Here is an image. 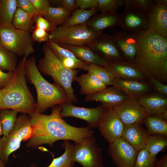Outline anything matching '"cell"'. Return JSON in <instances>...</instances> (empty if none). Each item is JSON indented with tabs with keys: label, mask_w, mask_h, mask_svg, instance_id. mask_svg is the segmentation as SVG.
I'll use <instances>...</instances> for the list:
<instances>
[{
	"label": "cell",
	"mask_w": 167,
	"mask_h": 167,
	"mask_svg": "<svg viewBox=\"0 0 167 167\" xmlns=\"http://www.w3.org/2000/svg\"><path fill=\"white\" fill-rule=\"evenodd\" d=\"M60 114L62 118L73 117L86 121L90 129L97 127L99 122L107 108L101 105L95 108L75 106L68 101L60 105Z\"/></svg>",
	"instance_id": "10"
},
{
	"label": "cell",
	"mask_w": 167,
	"mask_h": 167,
	"mask_svg": "<svg viewBox=\"0 0 167 167\" xmlns=\"http://www.w3.org/2000/svg\"><path fill=\"white\" fill-rule=\"evenodd\" d=\"M157 161L143 148L138 151L134 167H155Z\"/></svg>",
	"instance_id": "36"
},
{
	"label": "cell",
	"mask_w": 167,
	"mask_h": 167,
	"mask_svg": "<svg viewBox=\"0 0 167 167\" xmlns=\"http://www.w3.org/2000/svg\"><path fill=\"white\" fill-rule=\"evenodd\" d=\"M75 81L77 82L80 87V93L86 95L99 91L107 86L93 73L88 71L77 76Z\"/></svg>",
	"instance_id": "21"
},
{
	"label": "cell",
	"mask_w": 167,
	"mask_h": 167,
	"mask_svg": "<svg viewBox=\"0 0 167 167\" xmlns=\"http://www.w3.org/2000/svg\"><path fill=\"white\" fill-rule=\"evenodd\" d=\"M146 115L161 118L167 121V99L162 95L152 94L138 98Z\"/></svg>",
	"instance_id": "16"
},
{
	"label": "cell",
	"mask_w": 167,
	"mask_h": 167,
	"mask_svg": "<svg viewBox=\"0 0 167 167\" xmlns=\"http://www.w3.org/2000/svg\"><path fill=\"white\" fill-rule=\"evenodd\" d=\"M87 71L94 74L107 86L112 85L114 77L104 67L95 64H88Z\"/></svg>",
	"instance_id": "35"
},
{
	"label": "cell",
	"mask_w": 167,
	"mask_h": 167,
	"mask_svg": "<svg viewBox=\"0 0 167 167\" xmlns=\"http://www.w3.org/2000/svg\"><path fill=\"white\" fill-rule=\"evenodd\" d=\"M47 43L51 48L56 56L69 58L80 63H84L78 59L72 52L59 46L52 41L49 40Z\"/></svg>",
	"instance_id": "37"
},
{
	"label": "cell",
	"mask_w": 167,
	"mask_h": 167,
	"mask_svg": "<svg viewBox=\"0 0 167 167\" xmlns=\"http://www.w3.org/2000/svg\"><path fill=\"white\" fill-rule=\"evenodd\" d=\"M32 4L37 16H43L50 6L47 0H29Z\"/></svg>",
	"instance_id": "39"
},
{
	"label": "cell",
	"mask_w": 167,
	"mask_h": 167,
	"mask_svg": "<svg viewBox=\"0 0 167 167\" xmlns=\"http://www.w3.org/2000/svg\"><path fill=\"white\" fill-rule=\"evenodd\" d=\"M77 6L80 9H94L98 7L97 0H75Z\"/></svg>",
	"instance_id": "43"
},
{
	"label": "cell",
	"mask_w": 167,
	"mask_h": 167,
	"mask_svg": "<svg viewBox=\"0 0 167 167\" xmlns=\"http://www.w3.org/2000/svg\"><path fill=\"white\" fill-rule=\"evenodd\" d=\"M101 33L88 28L87 24L65 27H57L49 34V40L58 45H89Z\"/></svg>",
	"instance_id": "8"
},
{
	"label": "cell",
	"mask_w": 167,
	"mask_h": 167,
	"mask_svg": "<svg viewBox=\"0 0 167 167\" xmlns=\"http://www.w3.org/2000/svg\"><path fill=\"white\" fill-rule=\"evenodd\" d=\"M17 8L21 9L32 17L37 16L32 4L29 0H16Z\"/></svg>",
	"instance_id": "41"
},
{
	"label": "cell",
	"mask_w": 167,
	"mask_h": 167,
	"mask_svg": "<svg viewBox=\"0 0 167 167\" xmlns=\"http://www.w3.org/2000/svg\"><path fill=\"white\" fill-rule=\"evenodd\" d=\"M114 77L139 80L144 75L137 68L126 62L115 60L108 61L104 67Z\"/></svg>",
	"instance_id": "17"
},
{
	"label": "cell",
	"mask_w": 167,
	"mask_h": 167,
	"mask_svg": "<svg viewBox=\"0 0 167 167\" xmlns=\"http://www.w3.org/2000/svg\"><path fill=\"white\" fill-rule=\"evenodd\" d=\"M155 167H167V154L161 156L157 161Z\"/></svg>",
	"instance_id": "48"
},
{
	"label": "cell",
	"mask_w": 167,
	"mask_h": 167,
	"mask_svg": "<svg viewBox=\"0 0 167 167\" xmlns=\"http://www.w3.org/2000/svg\"><path fill=\"white\" fill-rule=\"evenodd\" d=\"M98 9L103 12L114 13L122 2L116 0H97Z\"/></svg>",
	"instance_id": "38"
},
{
	"label": "cell",
	"mask_w": 167,
	"mask_h": 167,
	"mask_svg": "<svg viewBox=\"0 0 167 167\" xmlns=\"http://www.w3.org/2000/svg\"><path fill=\"white\" fill-rule=\"evenodd\" d=\"M124 25L126 28L131 29H137L148 27V23L143 16L133 12L127 13L124 19Z\"/></svg>",
	"instance_id": "33"
},
{
	"label": "cell",
	"mask_w": 167,
	"mask_h": 167,
	"mask_svg": "<svg viewBox=\"0 0 167 167\" xmlns=\"http://www.w3.org/2000/svg\"><path fill=\"white\" fill-rule=\"evenodd\" d=\"M17 8L16 0H0V24H12Z\"/></svg>",
	"instance_id": "29"
},
{
	"label": "cell",
	"mask_w": 167,
	"mask_h": 167,
	"mask_svg": "<svg viewBox=\"0 0 167 167\" xmlns=\"http://www.w3.org/2000/svg\"><path fill=\"white\" fill-rule=\"evenodd\" d=\"M127 97L123 92L114 86L107 87L102 90L86 95V101H96L106 108H113L122 103Z\"/></svg>",
	"instance_id": "15"
},
{
	"label": "cell",
	"mask_w": 167,
	"mask_h": 167,
	"mask_svg": "<svg viewBox=\"0 0 167 167\" xmlns=\"http://www.w3.org/2000/svg\"><path fill=\"white\" fill-rule=\"evenodd\" d=\"M36 20V28L47 31H53L49 22L41 16H37Z\"/></svg>",
	"instance_id": "45"
},
{
	"label": "cell",
	"mask_w": 167,
	"mask_h": 167,
	"mask_svg": "<svg viewBox=\"0 0 167 167\" xmlns=\"http://www.w3.org/2000/svg\"><path fill=\"white\" fill-rule=\"evenodd\" d=\"M70 13L61 6L57 7L50 6L42 17L49 22L53 30L63 24L70 17Z\"/></svg>",
	"instance_id": "23"
},
{
	"label": "cell",
	"mask_w": 167,
	"mask_h": 167,
	"mask_svg": "<svg viewBox=\"0 0 167 167\" xmlns=\"http://www.w3.org/2000/svg\"><path fill=\"white\" fill-rule=\"evenodd\" d=\"M102 150L95 138L92 136L75 144L71 151V156L73 161L79 163L82 167H105Z\"/></svg>",
	"instance_id": "9"
},
{
	"label": "cell",
	"mask_w": 167,
	"mask_h": 167,
	"mask_svg": "<svg viewBox=\"0 0 167 167\" xmlns=\"http://www.w3.org/2000/svg\"><path fill=\"white\" fill-rule=\"evenodd\" d=\"M112 83V85L125 93L127 97L138 98L150 89L147 84L136 80L114 77Z\"/></svg>",
	"instance_id": "19"
},
{
	"label": "cell",
	"mask_w": 167,
	"mask_h": 167,
	"mask_svg": "<svg viewBox=\"0 0 167 167\" xmlns=\"http://www.w3.org/2000/svg\"><path fill=\"white\" fill-rule=\"evenodd\" d=\"M167 147V136L154 134L148 136L145 149L153 159L156 160L157 154L159 152L163 151Z\"/></svg>",
	"instance_id": "24"
},
{
	"label": "cell",
	"mask_w": 167,
	"mask_h": 167,
	"mask_svg": "<svg viewBox=\"0 0 167 167\" xmlns=\"http://www.w3.org/2000/svg\"><path fill=\"white\" fill-rule=\"evenodd\" d=\"M58 1L61 6L70 12L76 10L77 6L74 0H62Z\"/></svg>",
	"instance_id": "47"
},
{
	"label": "cell",
	"mask_w": 167,
	"mask_h": 167,
	"mask_svg": "<svg viewBox=\"0 0 167 167\" xmlns=\"http://www.w3.org/2000/svg\"><path fill=\"white\" fill-rule=\"evenodd\" d=\"M6 163L0 159V167H5Z\"/></svg>",
	"instance_id": "50"
},
{
	"label": "cell",
	"mask_w": 167,
	"mask_h": 167,
	"mask_svg": "<svg viewBox=\"0 0 167 167\" xmlns=\"http://www.w3.org/2000/svg\"><path fill=\"white\" fill-rule=\"evenodd\" d=\"M2 134V131L1 124L0 122V138Z\"/></svg>",
	"instance_id": "52"
},
{
	"label": "cell",
	"mask_w": 167,
	"mask_h": 167,
	"mask_svg": "<svg viewBox=\"0 0 167 167\" xmlns=\"http://www.w3.org/2000/svg\"><path fill=\"white\" fill-rule=\"evenodd\" d=\"M152 84L155 89L157 92L163 94L167 95V86L162 84L155 78L150 79Z\"/></svg>",
	"instance_id": "46"
},
{
	"label": "cell",
	"mask_w": 167,
	"mask_h": 167,
	"mask_svg": "<svg viewBox=\"0 0 167 167\" xmlns=\"http://www.w3.org/2000/svg\"><path fill=\"white\" fill-rule=\"evenodd\" d=\"M148 30L166 38L167 8L166 2H157L148 14Z\"/></svg>",
	"instance_id": "14"
},
{
	"label": "cell",
	"mask_w": 167,
	"mask_h": 167,
	"mask_svg": "<svg viewBox=\"0 0 167 167\" xmlns=\"http://www.w3.org/2000/svg\"><path fill=\"white\" fill-rule=\"evenodd\" d=\"M33 18L21 9L17 8L14 15L12 24L16 28L30 32L33 28Z\"/></svg>",
	"instance_id": "28"
},
{
	"label": "cell",
	"mask_w": 167,
	"mask_h": 167,
	"mask_svg": "<svg viewBox=\"0 0 167 167\" xmlns=\"http://www.w3.org/2000/svg\"><path fill=\"white\" fill-rule=\"evenodd\" d=\"M29 167H38L37 165L34 162H31L29 164Z\"/></svg>",
	"instance_id": "51"
},
{
	"label": "cell",
	"mask_w": 167,
	"mask_h": 167,
	"mask_svg": "<svg viewBox=\"0 0 167 167\" xmlns=\"http://www.w3.org/2000/svg\"><path fill=\"white\" fill-rule=\"evenodd\" d=\"M107 151L117 167H134L138 152L121 138L109 143Z\"/></svg>",
	"instance_id": "12"
},
{
	"label": "cell",
	"mask_w": 167,
	"mask_h": 167,
	"mask_svg": "<svg viewBox=\"0 0 167 167\" xmlns=\"http://www.w3.org/2000/svg\"><path fill=\"white\" fill-rule=\"evenodd\" d=\"M17 56L0 44V69L2 71H14L17 65Z\"/></svg>",
	"instance_id": "31"
},
{
	"label": "cell",
	"mask_w": 167,
	"mask_h": 167,
	"mask_svg": "<svg viewBox=\"0 0 167 167\" xmlns=\"http://www.w3.org/2000/svg\"><path fill=\"white\" fill-rule=\"evenodd\" d=\"M27 58L23 57L14 71L11 80L0 89V110L13 109L27 114L35 112L36 101L28 86L25 74Z\"/></svg>",
	"instance_id": "3"
},
{
	"label": "cell",
	"mask_w": 167,
	"mask_h": 167,
	"mask_svg": "<svg viewBox=\"0 0 167 167\" xmlns=\"http://www.w3.org/2000/svg\"><path fill=\"white\" fill-rule=\"evenodd\" d=\"M49 115L34 112L28 114L30 117L32 134L26 146L35 148L43 144L53 147L54 143L58 140H71L75 144L93 136L94 132L88 126L78 127L67 123L61 117L60 105L52 107Z\"/></svg>",
	"instance_id": "1"
},
{
	"label": "cell",
	"mask_w": 167,
	"mask_h": 167,
	"mask_svg": "<svg viewBox=\"0 0 167 167\" xmlns=\"http://www.w3.org/2000/svg\"><path fill=\"white\" fill-rule=\"evenodd\" d=\"M59 45L72 52L78 59L87 64H95L104 67L108 62L106 59L85 46L67 44Z\"/></svg>",
	"instance_id": "20"
},
{
	"label": "cell",
	"mask_w": 167,
	"mask_h": 167,
	"mask_svg": "<svg viewBox=\"0 0 167 167\" xmlns=\"http://www.w3.org/2000/svg\"><path fill=\"white\" fill-rule=\"evenodd\" d=\"M74 145L71 143L68 140H64L61 144L65 149L63 154L60 157L54 158L51 163L46 167H75L74 162L73 161L71 152Z\"/></svg>",
	"instance_id": "25"
},
{
	"label": "cell",
	"mask_w": 167,
	"mask_h": 167,
	"mask_svg": "<svg viewBox=\"0 0 167 167\" xmlns=\"http://www.w3.org/2000/svg\"><path fill=\"white\" fill-rule=\"evenodd\" d=\"M32 36L34 41L39 42L47 41L49 40V34L47 31L37 28L33 30Z\"/></svg>",
	"instance_id": "42"
},
{
	"label": "cell",
	"mask_w": 167,
	"mask_h": 167,
	"mask_svg": "<svg viewBox=\"0 0 167 167\" xmlns=\"http://www.w3.org/2000/svg\"><path fill=\"white\" fill-rule=\"evenodd\" d=\"M125 1L126 9L131 6H135L145 11H148L152 8L151 1L146 0H126Z\"/></svg>",
	"instance_id": "40"
},
{
	"label": "cell",
	"mask_w": 167,
	"mask_h": 167,
	"mask_svg": "<svg viewBox=\"0 0 167 167\" xmlns=\"http://www.w3.org/2000/svg\"><path fill=\"white\" fill-rule=\"evenodd\" d=\"M142 123L149 135L157 134L167 136V121L161 118L146 115Z\"/></svg>",
	"instance_id": "22"
},
{
	"label": "cell",
	"mask_w": 167,
	"mask_h": 167,
	"mask_svg": "<svg viewBox=\"0 0 167 167\" xmlns=\"http://www.w3.org/2000/svg\"><path fill=\"white\" fill-rule=\"evenodd\" d=\"M125 126L113 108H107L97 127L101 135L109 143L121 138Z\"/></svg>",
	"instance_id": "11"
},
{
	"label": "cell",
	"mask_w": 167,
	"mask_h": 167,
	"mask_svg": "<svg viewBox=\"0 0 167 167\" xmlns=\"http://www.w3.org/2000/svg\"><path fill=\"white\" fill-rule=\"evenodd\" d=\"M18 112L16 110L11 109L0 110V122L3 136H8L13 130Z\"/></svg>",
	"instance_id": "27"
},
{
	"label": "cell",
	"mask_w": 167,
	"mask_h": 167,
	"mask_svg": "<svg viewBox=\"0 0 167 167\" xmlns=\"http://www.w3.org/2000/svg\"><path fill=\"white\" fill-rule=\"evenodd\" d=\"M89 45L93 49L103 54L109 60H115L120 57L117 48L111 41L103 40L93 41Z\"/></svg>",
	"instance_id": "26"
},
{
	"label": "cell",
	"mask_w": 167,
	"mask_h": 167,
	"mask_svg": "<svg viewBox=\"0 0 167 167\" xmlns=\"http://www.w3.org/2000/svg\"><path fill=\"white\" fill-rule=\"evenodd\" d=\"M25 74L27 80L34 85L36 92L35 112L42 113L50 107L69 101L64 88L55 83H50L42 76L34 57L27 59Z\"/></svg>",
	"instance_id": "4"
},
{
	"label": "cell",
	"mask_w": 167,
	"mask_h": 167,
	"mask_svg": "<svg viewBox=\"0 0 167 167\" xmlns=\"http://www.w3.org/2000/svg\"><path fill=\"white\" fill-rule=\"evenodd\" d=\"M32 131L30 117L22 113L17 118L12 131L8 136L0 138V159L7 163L10 155L19 148L22 142L31 137Z\"/></svg>",
	"instance_id": "7"
},
{
	"label": "cell",
	"mask_w": 167,
	"mask_h": 167,
	"mask_svg": "<svg viewBox=\"0 0 167 167\" xmlns=\"http://www.w3.org/2000/svg\"><path fill=\"white\" fill-rule=\"evenodd\" d=\"M116 41L118 46L126 57L130 58L135 57L137 49L134 38L132 39L117 38Z\"/></svg>",
	"instance_id": "34"
},
{
	"label": "cell",
	"mask_w": 167,
	"mask_h": 167,
	"mask_svg": "<svg viewBox=\"0 0 167 167\" xmlns=\"http://www.w3.org/2000/svg\"><path fill=\"white\" fill-rule=\"evenodd\" d=\"M137 49L132 64L150 79L160 78L161 70L167 61V40L147 29L134 38Z\"/></svg>",
	"instance_id": "2"
},
{
	"label": "cell",
	"mask_w": 167,
	"mask_h": 167,
	"mask_svg": "<svg viewBox=\"0 0 167 167\" xmlns=\"http://www.w3.org/2000/svg\"><path fill=\"white\" fill-rule=\"evenodd\" d=\"M96 9L86 10L79 9L74 11L72 14L63 24L62 26L69 27L75 25L86 24L88 19L96 13Z\"/></svg>",
	"instance_id": "30"
},
{
	"label": "cell",
	"mask_w": 167,
	"mask_h": 167,
	"mask_svg": "<svg viewBox=\"0 0 167 167\" xmlns=\"http://www.w3.org/2000/svg\"><path fill=\"white\" fill-rule=\"evenodd\" d=\"M125 126L142 123L146 114L138 98L127 97L121 104L113 108Z\"/></svg>",
	"instance_id": "13"
},
{
	"label": "cell",
	"mask_w": 167,
	"mask_h": 167,
	"mask_svg": "<svg viewBox=\"0 0 167 167\" xmlns=\"http://www.w3.org/2000/svg\"><path fill=\"white\" fill-rule=\"evenodd\" d=\"M149 135L142 124L137 123L125 126L121 138L139 151L145 148Z\"/></svg>",
	"instance_id": "18"
},
{
	"label": "cell",
	"mask_w": 167,
	"mask_h": 167,
	"mask_svg": "<svg viewBox=\"0 0 167 167\" xmlns=\"http://www.w3.org/2000/svg\"><path fill=\"white\" fill-rule=\"evenodd\" d=\"M119 21L118 17L113 15H102L88 22L87 24L93 30L99 31L114 26Z\"/></svg>",
	"instance_id": "32"
},
{
	"label": "cell",
	"mask_w": 167,
	"mask_h": 167,
	"mask_svg": "<svg viewBox=\"0 0 167 167\" xmlns=\"http://www.w3.org/2000/svg\"><path fill=\"white\" fill-rule=\"evenodd\" d=\"M167 74V61L166 62L162 68L160 74V78L165 79Z\"/></svg>",
	"instance_id": "49"
},
{
	"label": "cell",
	"mask_w": 167,
	"mask_h": 167,
	"mask_svg": "<svg viewBox=\"0 0 167 167\" xmlns=\"http://www.w3.org/2000/svg\"><path fill=\"white\" fill-rule=\"evenodd\" d=\"M30 32L15 28L12 24H0V44L19 56L28 57L34 51Z\"/></svg>",
	"instance_id": "6"
},
{
	"label": "cell",
	"mask_w": 167,
	"mask_h": 167,
	"mask_svg": "<svg viewBox=\"0 0 167 167\" xmlns=\"http://www.w3.org/2000/svg\"><path fill=\"white\" fill-rule=\"evenodd\" d=\"M14 75V71L4 72L0 69V89L6 86L11 80Z\"/></svg>",
	"instance_id": "44"
},
{
	"label": "cell",
	"mask_w": 167,
	"mask_h": 167,
	"mask_svg": "<svg viewBox=\"0 0 167 167\" xmlns=\"http://www.w3.org/2000/svg\"><path fill=\"white\" fill-rule=\"evenodd\" d=\"M42 49L44 56L39 60L37 66L39 70L45 75L51 76L55 83L64 89L70 102L77 103L78 100L72 83L79 71L63 66L47 43L43 45Z\"/></svg>",
	"instance_id": "5"
}]
</instances>
